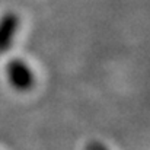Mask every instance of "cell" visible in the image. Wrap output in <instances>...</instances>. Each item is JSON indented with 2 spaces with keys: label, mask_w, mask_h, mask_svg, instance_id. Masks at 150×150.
<instances>
[{
  "label": "cell",
  "mask_w": 150,
  "mask_h": 150,
  "mask_svg": "<svg viewBox=\"0 0 150 150\" xmlns=\"http://www.w3.org/2000/svg\"><path fill=\"white\" fill-rule=\"evenodd\" d=\"M6 76L9 83L12 85L13 89L19 92H28L32 89L35 83V77L32 70L28 67V64L22 60H12L6 66Z\"/></svg>",
  "instance_id": "cell-1"
},
{
  "label": "cell",
  "mask_w": 150,
  "mask_h": 150,
  "mask_svg": "<svg viewBox=\"0 0 150 150\" xmlns=\"http://www.w3.org/2000/svg\"><path fill=\"white\" fill-rule=\"evenodd\" d=\"M19 25V18L18 15L9 12L1 16L0 19V52L6 51L13 42V38L16 35Z\"/></svg>",
  "instance_id": "cell-2"
}]
</instances>
